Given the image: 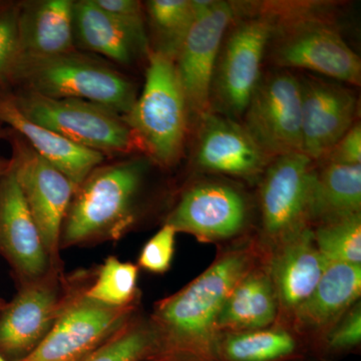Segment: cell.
<instances>
[{"mask_svg":"<svg viewBox=\"0 0 361 361\" xmlns=\"http://www.w3.org/2000/svg\"><path fill=\"white\" fill-rule=\"evenodd\" d=\"M237 20V18H236ZM230 26L216 61L211 111L239 120L244 115L261 77L263 59L273 33L265 16L253 14Z\"/></svg>","mask_w":361,"mask_h":361,"instance_id":"52a82bcc","label":"cell"},{"mask_svg":"<svg viewBox=\"0 0 361 361\" xmlns=\"http://www.w3.org/2000/svg\"><path fill=\"white\" fill-rule=\"evenodd\" d=\"M197 125V167L249 182L261 179L273 159L266 155L242 123L210 111Z\"/></svg>","mask_w":361,"mask_h":361,"instance_id":"2e32d148","label":"cell"},{"mask_svg":"<svg viewBox=\"0 0 361 361\" xmlns=\"http://www.w3.org/2000/svg\"><path fill=\"white\" fill-rule=\"evenodd\" d=\"M0 123L20 135L35 153L61 171L75 189L94 168L106 161L101 153L78 146L28 120L18 109L13 90L4 85H0Z\"/></svg>","mask_w":361,"mask_h":361,"instance_id":"ffe728a7","label":"cell"},{"mask_svg":"<svg viewBox=\"0 0 361 361\" xmlns=\"http://www.w3.org/2000/svg\"><path fill=\"white\" fill-rule=\"evenodd\" d=\"M313 161L302 153L273 159L261 177L259 205L261 233L267 250L312 228L310 199Z\"/></svg>","mask_w":361,"mask_h":361,"instance_id":"8fae6325","label":"cell"},{"mask_svg":"<svg viewBox=\"0 0 361 361\" xmlns=\"http://www.w3.org/2000/svg\"><path fill=\"white\" fill-rule=\"evenodd\" d=\"M310 351L293 330L267 329L221 332L214 348L215 361H304Z\"/></svg>","mask_w":361,"mask_h":361,"instance_id":"d4e9b609","label":"cell"},{"mask_svg":"<svg viewBox=\"0 0 361 361\" xmlns=\"http://www.w3.org/2000/svg\"><path fill=\"white\" fill-rule=\"evenodd\" d=\"M277 316L267 250L235 285L218 318L217 334L267 329L275 324Z\"/></svg>","mask_w":361,"mask_h":361,"instance_id":"44dd1931","label":"cell"},{"mask_svg":"<svg viewBox=\"0 0 361 361\" xmlns=\"http://www.w3.org/2000/svg\"><path fill=\"white\" fill-rule=\"evenodd\" d=\"M9 134H11V129L8 127H4V125L0 123V139L7 140Z\"/></svg>","mask_w":361,"mask_h":361,"instance_id":"d590c367","label":"cell"},{"mask_svg":"<svg viewBox=\"0 0 361 361\" xmlns=\"http://www.w3.org/2000/svg\"><path fill=\"white\" fill-rule=\"evenodd\" d=\"M11 169L26 205L42 237L54 269H65L61 256V234L75 188L61 171L45 161L27 142L11 129Z\"/></svg>","mask_w":361,"mask_h":361,"instance_id":"9c48e42d","label":"cell"},{"mask_svg":"<svg viewBox=\"0 0 361 361\" xmlns=\"http://www.w3.org/2000/svg\"><path fill=\"white\" fill-rule=\"evenodd\" d=\"M249 213L243 192L228 183L205 180L183 192L164 224L202 243H219L243 237Z\"/></svg>","mask_w":361,"mask_h":361,"instance_id":"4fadbf2b","label":"cell"},{"mask_svg":"<svg viewBox=\"0 0 361 361\" xmlns=\"http://www.w3.org/2000/svg\"><path fill=\"white\" fill-rule=\"evenodd\" d=\"M73 42L78 51L110 59L116 65H133L148 51L94 0H75L73 6Z\"/></svg>","mask_w":361,"mask_h":361,"instance_id":"603a6c76","label":"cell"},{"mask_svg":"<svg viewBox=\"0 0 361 361\" xmlns=\"http://www.w3.org/2000/svg\"><path fill=\"white\" fill-rule=\"evenodd\" d=\"M149 346L148 318L140 311L101 348L82 361H145Z\"/></svg>","mask_w":361,"mask_h":361,"instance_id":"f1b7e54d","label":"cell"},{"mask_svg":"<svg viewBox=\"0 0 361 361\" xmlns=\"http://www.w3.org/2000/svg\"><path fill=\"white\" fill-rule=\"evenodd\" d=\"M361 265L329 263L310 297L294 312L290 326L314 358L348 311L360 301Z\"/></svg>","mask_w":361,"mask_h":361,"instance_id":"e0dca14e","label":"cell"},{"mask_svg":"<svg viewBox=\"0 0 361 361\" xmlns=\"http://www.w3.org/2000/svg\"><path fill=\"white\" fill-rule=\"evenodd\" d=\"M6 301L4 300V299H2L1 297H0V311L2 310V308L4 307V305H6ZM0 361H6L4 360V358L0 356Z\"/></svg>","mask_w":361,"mask_h":361,"instance_id":"8d00e7d4","label":"cell"},{"mask_svg":"<svg viewBox=\"0 0 361 361\" xmlns=\"http://www.w3.org/2000/svg\"><path fill=\"white\" fill-rule=\"evenodd\" d=\"M2 4H4V1H0V6H1Z\"/></svg>","mask_w":361,"mask_h":361,"instance_id":"74e56055","label":"cell"},{"mask_svg":"<svg viewBox=\"0 0 361 361\" xmlns=\"http://www.w3.org/2000/svg\"><path fill=\"white\" fill-rule=\"evenodd\" d=\"M0 256L11 266L16 285L54 269L11 165L0 179Z\"/></svg>","mask_w":361,"mask_h":361,"instance_id":"ac0fdd59","label":"cell"},{"mask_svg":"<svg viewBox=\"0 0 361 361\" xmlns=\"http://www.w3.org/2000/svg\"><path fill=\"white\" fill-rule=\"evenodd\" d=\"M140 304L106 305L82 294L75 299L44 341L21 361H82L140 312Z\"/></svg>","mask_w":361,"mask_h":361,"instance_id":"5bb4252c","label":"cell"},{"mask_svg":"<svg viewBox=\"0 0 361 361\" xmlns=\"http://www.w3.org/2000/svg\"><path fill=\"white\" fill-rule=\"evenodd\" d=\"M146 51H149L148 32H147L146 14L144 4L137 0H94Z\"/></svg>","mask_w":361,"mask_h":361,"instance_id":"d6a6232c","label":"cell"},{"mask_svg":"<svg viewBox=\"0 0 361 361\" xmlns=\"http://www.w3.org/2000/svg\"><path fill=\"white\" fill-rule=\"evenodd\" d=\"M97 267L66 273L51 269L18 285L11 302L0 311V356L6 361L27 357L49 336L71 303L94 283Z\"/></svg>","mask_w":361,"mask_h":361,"instance_id":"277c9868","label":"cell"},{"mask_svg":"<svg viewBox=\"0 0 361 361\" xmlns=\"http://www.w3.org/2000/svg\"><path fill=\"white\" fill-rule=\"evenodd\" d=\"M324 161L337 165H361V126L356 122L343 137L337 142Z\"/></svg>","mask_w":361,"mask_h":361,"instance_id":"836d02e7","label":"cell"},{"mask_svg":"<svg viewBox=\"0 0 361 361\" xmlns=\"http://www.w3.org/2000/svg\"><path fill=\"white\" fill-rule=\"evenodd\" d=\"M11 90L18 109L28 120L78 146L106 158L142 153L139 141L122 115L111 109L84 99H51L27 89Z\"/></svg>","mask_w":361,"mask_h":361,"instance_id":"8992f818","label":"cell"},{"mask_svg":"<svg viewBox=\"0 0 361 361\" xmlns=\"http://www.w3.org/2000/svg\"><path fill=\"white\" fill-rule=\"evenodd\" d=\"M147 59L144 87L123 120L142 153L161 168L171 169L184 153L189 111L174 61L152 51Z\"/></svg>","mask_w":361,"mask_h":361,"instance_id":"5b68a950","label":"cell"},{"mask_svg":"<svg viewBox=\"0 0 361 361\" xmlns=\"http://www.w3.org/2000/svg\"><path fill=\"white\" fill-rule=\"evenodd\" d=\"M266 251L258 235L234 240L199 276L157 301L147 317L151 346L145 361H215L221 310L235 285Z\"/></svg>","mask_w":361,"mask_h":361,"instance_id":"6da1fadb","label":"cell"},{"mask_svg":"<svg viewBox=\"0 0 361 361\" xmlns=\"http://www.w3.org/2000/svg\"><path fill=\"white\" fill-rule=\"evenodd\" d=\"M192 2L194 23L174 63L190 120L197 123L211 111V87L221 45L226 32L241 13L239 2Z\"/></svg>","mask_w":361,"mask_h":361,"instance_id":"30bf717a","label":"cell"},{"mask_svg":"<svg viewBox=\"0 0 361 361\" xmlns=\"http://www.w3.org/2000/svg\"><path fill=\"white\" fill-rule=\"evenodd\" d=\"M139 271L134 263L110 256L97 266L96 279L85 294L99 302L118 307L141 303V291L137 288Z\"/></svg>","mask_w":361,"mask_h":361,"instance_id":"4316f807","label":"cell"},{"mask_svg":"<svg viewBox=\"0 0 361 361\" xmlns=\"http://www.w3.org/2000/svg\"><path fill=\"white\" fill-rule=\"evenodd\" d=\"M149 161L126 157L104 161L90 173L66 211L61 250L118 241L135 229Z\"/></svg>","mask_w":361,"mask_h":361,"instance_id":"7a4b0ae2","label":"cell"},{"mask_svg":"<svg viewBox=\"0 0 361 361\" xmlns=\"http://www.w3.org/2000/svg\"><path fill=\"white\" fill-rule=\"evenodd\" d=\"M327 264L316 246L313 228L268 250V265L278 302L274 325L289 329L292 316L314 290Z\"/></svg>","mask_w":361,"mask_h":361,"instance_id":"d6986e66","label":"cell"},{"mask_svg":"<svg viewBox=\"0 0 361 361\" xmlns=\"http://www.w3.org/2000/svg\"><path fill=\"white\" fill-rule=\"evenodd\" d=\"M313 235L327 263L361 265V214L316 226Z\"/></svg>","mask_w":361,"mask_h":361,"instance_id":"83f0119b","label":"cell"},{"mask_svg":"<svg viewBox=\"0 0 361 361\" xmlns=\"http://www.w3.org/2000/svg\"><path fill=\"white\" fill-rule=\"evenodd\" d=\"M242 118L243 127L269 158L301 153L299 78L281 68L262 75Z\"/></svg>","mask_w":361,"mask_h":361,"instance_id":"7c38bea8","label":"cell"},{"mask_svg":"<svg viewBox=\"0 0 361 361\" xmlns=\"http://www.w3.org/2000/svg\"><path fill=\"white\" fill-rule=\"evenodd\" d=\"M73 0L18 1L20 54L54 56L75 49Z\"/></svg>","mask_w":361,"mask_h":361,"instance_id":"7402d4cb","label":"cell"},{"mask_svg":"<svg viewBox=\"0 0 361 361\" xmlns=\"http://www.w3.org/2000/svg\"><path fill=\"white\" fill-rule=\"evenodd\" d=\"M6 85L51 99L92 102L122 116L139 96L128 75L96 54L77 49L54 56L20 54Z\"/></svg>","mask_w":361,"mask_h":361,"instance_id":"3957f363","label":"cell"},{"mask_svg":"<svg viewBox=\"0 0 361 361\" xmlns=\"http://www.w3.org/2000/svg\"><path fill=\"white\" fill-rule=\"evenodd\" d=\"M361 345V303L358 301L337 323L315 356L318 361H336L357 353Z\"/></svg>","mask_w":361,"mask_h":361,"instance_id":"f546056e","label":"cell"},{"mask_svg":"<svg viewBox=\"0 0 361 361\" xmlns=\"http://www.w3.org/2000/svg\"><path fill=\"white\" fill-rule=\"evenodd\" d=\"M149 51L175 61L195 20L192 0H149L145 2Z\"/></svg>","mask_w":361,"mask_h":361,"instance_id":"484cf974","label":"cell"},{"mask_svg":"<svg viewBox=\"0 0 361 361\" xmlns=\"http://www.w3.org/2000/svg\"><path fill=\"white\" fill-rule=\"evenodd\" d=\"M176 235L172 226L163 227L142 247L137 267L153 274H165L172 266L175 254Z\"/></svg>","mask_w":361,"mask_h":361,"instance_id":"1f68e13d","label":"cell"},{"mask_svg":"<svg viewBox=\"0 0 361 361\" xmlns=\"http://www.w3.org/2000/svg\"><path fill=\"white\" fill-rule=\"evenodd\" d=\"M9 168H11V159H6L0 155V179L2 176L6 174Z\"/></svg>","mask_w":361,"mask_h":361,"instance_id":"e575fe53","label":"cell"},{"mask_svg":"<svg viewBox=\"0 0 361 361\" xmlns=\"http://www.w3.org/2000/svg\"><path fill=\"white\" fill-rule=\"evenodd\" d=\"M18 18V2L4 1L0 6V85H6L20 54Z\"/></svg>","mask_w":361,"mask_h":361,"instance_id":"4dcf8cb0","label":"cell"},{"mask_svg":"<svg viewBox=\"0 0 361 361\" xmlns=\"http://www.w3.org/2000/svg\"><path fill=\"white\" fill-rule=\"evenodd\" d=\"M300 80L302 92L301 153L323 160L356 123L357 97L348 85L322 78Z\"/></svg>","mask_w":361,"mask_h":361,"instance_id":"9a60e30c","label":"cell"},{"mask_svg":"<svg viewBox=\"0 0 361 361\" xmlns=\"http://www.w3.org/2000/svg\"><path fill=\"white\" fill-rule=\"evenodd\" d=\"M361 214V165L324 161L311 178V227Z\"/></svg>","mask_w":361,"mask_h":361,"instance_id":"cb8c5ba5","label":"cell"},{"mask_svg":"<svg viewBox=\"0 0 361 361\" xmlns=\"http://www.w3.org/2000/svg\"><path fill=\"white\" fill-rule=\"evenodd\" d=\"M271 59L281 70L314 71L341 84L360 85L361 61L334 25L318 16L273 25Z\"/></svg>","mask_w":361,"mask_h":361,"instance_id":"ba28073f","label":"cell"}]
</instances>
